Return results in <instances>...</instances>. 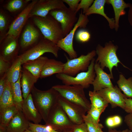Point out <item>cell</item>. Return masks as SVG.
Segmentation results:
<instances>
[{
  "instance_id": "6da1fadb",
  "label": "cell",
  "mask_w": 132,
  "mask_h": 132,
  "mask_svg": "<svg viewBox=\"0 0 132 132\" xmlns=\"http://www.w3.org/2000/svg\"><path fill=\"white\" fill-rule=\"evenodd\" d=\"M34 104L46 123L49 114L57 103L59 94L52 88L46 90H42L34 86L31 91Z\"/></svg>"
},
{
  "instance_id": "9a60e30c",
  "label": "cell",
  "mask_w": 132,
  "mask_h": 132,
  "mask_svg": "<svg viewBox=\"0 0 132 132\" xmlns=\"http://www.w3.org/2000/svg\"><path fill=\"white\" fill-rule=\"evenodd\" d=\"M111 105L112 108L118 107L124 109L126 97L117 86L96 92Z\"/></svg>"
},
{
  "instance_id": "f907efd6",
  "label": "cell",
  "mask_w": 132,
  "mask_h": 132,
  "mask_svg": "<svg viewBox=\"0 0 132 132\" xmlns=\"http://www.w3.org/2000/svg\"><path fill=\"white\" fill-rule=\"evenodd\" d=\"M71 132V131H70V132Z\"/></svg>"
},
{
  "instance_id": "d4e9b609",
  "label": "cell",
  "mask_w": 132,
  "mask_h": 132,
  "mask_svg": "<svg viewBox=\"0 0 132 132\" xmlns=\"http://www.w3.org/2000/svg\"><path fill=\"white\" fill-rule=\"evenodd\" d=\"M22 65L21 59L18 56L5 74L7 81L11 83H14L18 80L21 72Z\"/></svg>"
},
{
  "instance_id": "e575fe53",
  "label": "cell",
  "mask_w": 132,
  "mask_h": 132,
  "mask_svg": "<svg viewBox=\"0 0 132 132\" xmlns=\"http://www.w3.org/2000/svg\"><path fill=\"white\" fill-rule=\"evenodd\" d=\"M106 107L96 108L91 106L90 110L87 112L92 119L96 123H99V118L101 114L105 110Z\"/></svg>"
},
{
  "instance_id": "cb8c5ba5",
  "label": "cell",
  "mask_w": 132,
  "mask_h": 132,
  "mask_svg": "<svg viewBox=\"0 0 132 132\" xmlns=\"http://www.w3.org/2000/svg\"><path fill=\"white\" fill-rule=\"evenodd\" d=\"M106 3L111 4L113 8L115 14V30H118L119 25V20L121 16L126 13L125 8H129L130 3H127L123 0H107Z\"/></svg>"
},
{
  "instance_id": "7402d4cb",
  "label": "cell",
  "mask_w": 132,
  "mask_h": 132,
  "mask_svg": "<svg viewBox=\"0 0 132 132\" xmlns=\"http://www.w3.org/2000/svg\"><path fill=\"white\" fill-rule=\"evenodd\" d=\"M48 58L47 57L41 56L35 59L28 61L22 65L23 68L30 72L38 79L44 66Z\"/></svg>"
},
{
  "instance_id": "74e56055",
  "label": "cell",
  "mask_w": 132,
  "mask_h": 132,
  "mask_svg": "<svg viewBox=\"0 0 132 132\" xmlns=\"http://www.w3.org/2000/svg\"><path fill=\"white\" fill-rule=\"evenodd\" d=\"M122 122L121 117L118 115H115L108 118L106 120V123L108 126L113 127L120 125Z\"/></svg>"
},
{
  "instance_id": "7a4b0ae2",
  "label": "cell",
  "mask_w": 132,
  "mask_h": 132,
  "mask_svg": "<svg viewBox=\"0 0 132 132\" xmlns=\"http://www.w3.org/2000/svg\"><path fill=\"white\" fill-rule=\"evenodd\" d=\"M33 17L34 23L45 38L57 44L65 37L61 24L50 14L44 17Z\"/></svg>"
},
{
  "instance_id": "f1b7e54d",
  "label": "cell",
  "mask_w": 132,
  "mask_h": 132,
  "mask_svg": "<svg viewBox=\"0 0 132 132\" xmlns=\"http://www.w3.org/2000/svg\"><path fill=\"white\" fill-rule=\"evenodd\" d=\"M117 83L126 98H132V77L126 79L123 75L121 74Z\"/></svg>"
},
{
  "instance_id": "f35d334b",
  "label": "cell",
  "mask_w": 132,
  "mask_h": 132,
  "mask_svg": "<svg viewBox=\"0 0 132 132\" xmlns=\"http://www.w3.org/2000/svg\"><path fill=\"white\" fill-rule=\"evenodd\" d=\"M11 64L5 61L0 56V77L3 76L7 73Z\"/></svg>"
},
{
  "instance_id": "83f0119b",
  "label": "cell",
  "mask_w": 132,
  "mask_h": 132,
  "mask_svg": "<svg viewBox=\"0 0 132 132\" xmlns=\"http://www.w3.org/2000/svg\"><path fill=\"white\" fill-rule=\"evenodd\" d=\"M19 110L14 105L8 107L0 112V125L6 126Z\"/></svg>"
},
{
  "instance_id": "ba28073f",
  "label": "cell",
  "mask_w": 132,
  "mask_h": 132,
  "mask_svg": "<svg viewBox=\"0 0 132 132\" xmlns=\"http://www.w3.org/2000/svg\"><path fill=\"white\" fill-rule=\"evenodd\" d=\"M96 51L93 50L86 55H81L73 59H69L66 55L67 61L64 63L63 73L72 76L88 69L92 60L96 55Z\"/></svg>"
},
{
  "instance_id": "7bdbcfd3",
  "label": "cell",
  "mask_w": 132,
  "mask_h": 132,
  "mask_svg": "<svg viewBox=\"0 0 132 132\" xmlns=\"http://www.w3.org/2000/svg\"><path fill=\"white\" fill-rule=\"evenodd\" d=\"M6 83V80L4 75L0 78V97L2 94L5 88Z\"/></svg>"
},
{
  "instance_id": "ffe728a7",
  "label": "cell",
  "mask_w": 132,
  "mask_h": 132,
  "mask_svg": "<svg viewBox=\"0 0 132 132\" xmlns=\"http://www.w3.org/2000/svg\"><path fill=\"white\" fill-rule=\"evenodd\" d=\"M64 63L54 59L48 58L42 70L40 78H42L56 74L63 73Z\"/></svg>"
},
{
  "instance_id": "ee69618b",
  "label": "cell",
  "mask_w": 132,
  "mask_h": 132,
  "mask_svg": "<svg viewBox=\"0 0 132 132\" xmlns=\"http://www.w3.org/2000/svg\"><path fill=\"white\" fill-rule=\"evenodd\" d=\"M124 121L130 130L132 131V113H129L125 116Z\"/></svg>"
},
{
  "instance_id": "3957f363",
  "label": "cell",
  "mask_w": 132,
  "mask_h": 132,
  "mask_svg": "<svg viewBox=\"0 0 132 132\" xmlns=\"http://www.w3.org/2000/svg\"><path fill=\"white\" fill-rule=\"evenodd\" d=\"M52 88L63 97L82 107L87 112L90 109L91 103L87 98L84 88L81 86L58 85Z\"/></svg>"
},
{
  "instance_id": "7dc6e473",
  "label": "cell",
  "mask_w": 132,
  "mask_h": 132,
  "mask_svg": "<svg viewBox=\"0 0 132 132\" xmlns=\"http://www.w3.org/2000/svg\"><path fill=\"white\" fill-rule=\"evenodd\" d=\"M109 132H121L119 131H117L115 130H113L111 129H110L109 131Z\"/></svg>"
},
{
  "instance_id": "8992f818",
  "label": "cell",
  "mask_w": 132,
  "mask_h": 132,
  "mask_svg": "<svg viewBox=\"0 0 132 132\" xmlns=\"http://www.w3.org/2000/svg\"><path fill=\"white\" fill-rule=\"evenodd\" d=\"M95 61V59L94 58L91 60L87 71L80 72L75 77L61 73L56 74V77L64 85H79L84 88H87L90 85H92L96 76L94 69Z\"/></svg>"
},
{
  "instance_id": "d6a6232c",
  "label": "cell",
  "mask_w": 132,
  "mask_h": 132,
  "mask_svg": "<svg viewBox=\"0 0 132 132\" xmlns=\"http://www.w3.org/2000/svg\"><path fill=\"white\" fill-rule=\"evenodd\" d=\"M84 122L85 124L88 132H100L103 127L100 123H97L91 118L89 115H84L83 116Z\"/></svg>"
},
{
  "instance_id": "4316f807",
  "label": "cell",
  "mask_w": 132,
  "mask_h": 132,
  "mask_svg": "<svg viewBox=\"0 0 132 132\" xmlns=\"http://www.w3.org/2000/svg\"><path fill=\"white\" fill-rule=\"evenodd\" d=\"M14 105L11 84L6 80L5 88L0 97V112L6 108Z\"/></svg>"
},
{
  "instance_id": "30bf717a",
  "label": "cell",
  "mask_w": 132,
  "mask_h": 132,
  "mask_svg": "<svg viewBox=\"0 0 132 132\" xmlns=\"http://www.w3.org/2000/svg\"><path fill=\"white\" fill-rule=\"evenodd\" d=\"M77 13L66 7L52 10L49 14L60 23L65 37L73 29L78 20Z\"/></svg>"
},
{
  "instance_id": "b9f144b4",
  "label": "cell",
  "mask_w": 132,
  "mask_h": 132,
  "mask_svg": "<svg viewBox=\"0 0 132 132\" xmlns=\"http://www.w3.org/2000/svg\"><path fill=\"white\" fill-rule=\"evenodd\" d=\"M71 132H88L86 126L84 122L79 125H76Z\"/></svg>"
},
{
  "instance_id": "d6986e66",
  "label": "cell",
  "mask_w": 132,
  "mask_h": 132,
  "mask_svg": "<svg viewBox=\"0 0 132 132\" xmlns=\"http://www.w3.org/2000/svg\"><path fill=\"white\" fill-rule=\"evenodd\" d=\"M30 123L22 111H19L7 126V132H24L28 129Z\"/></svg>"
},
{
  "instance_id": "4fadbf2b",
  "label": "cell",
  "mask_w": 132,
  "mask_h": 132,
  "mask_svg": "<svg viewBox=\"0 0 132 132\" xmlns=\"http://www.w3.org/2000/svg\"><path fill=\"white\" fill-rule=\"evenodd\" d=\"M62 0H38L29 15V18L36 16L44 17L52 10L66 6Z\"/></svg>"
},
{
  "instance_id": "bcb514c9",
  "label": "cell",
  "mask_w": 132,
  "mask_h": 132,
  "mask_svg": "<svg viewBox=\"0 0 132 132\" xmlns=\"http://www.w3.org/2000/svg\"><path fill=\"white\" fill-rule=\"evenodd\" d=\"M0 132H7V127L0 125Z\"/></svg>"
},
{
  "instance_id": "44dd1931",
  "label": "cell",
  "mask_w": 132,
  "mask_h": 132,
  "mask_svg": "<svg viewBox=\"0 0 132 132\" xmlns=\"http://www.w3.org/2000/svg\"><path fill=\"white\" fill-rule=\"evenodd\" d=\"M21 85L23 99H26L31 93L34 84L38 79L26 69H22Z\"/></svg>"
},
{
  "instance_id": "7c38bea8",
  "label": "cell",
  "mask_w": 132,
  "mask_h": 132,
  "mask_svg": "<svg viewBox=\"0 0 132 132\" xmlns=\"http://www.w3.org/2000/svg\"><path fill=\"white\" fill-rule=\"evenodd\" d=\"M18 38L7 35L0 43V56L5 61L11 64L19 56L20 47Z\"/></svg>"
},
{
  "instance_id": "f546056e",
  "label": "cell",
  "mask_w": 132,
  "mask_h": 132,
  "mask_svg": "<svg viewBox=\"0 0 132 132\" xmlns=\"http://www.w3.org/2000/svg\"><path fill=\"white\" fill-rule=\"evenodd\" d=\"M88 94L91 106L96 108L108 106L109 103L96 92L89 91Z\"/></svg>"
},
{
  "instance_id": "5bb4252c",
  "label": "cell",
  "mask_w": 132,
  "mask_h": 132,
  "mask_svg": "<svg viewBox=\"0 0 132 132\" xmlns=\"http://www.w3.org/2000/svg\"><path fill=\"white\" fill-rule=\"evenodd\" d=\"M38 0H33L29 3L18 14L9 26L6 36L11 35L19 37L29 18V15Z\"/></svg>"
},
{
  "instance_id": "5b68a950",
  "label": "cell",
  "mask_w": 132,
  "mask_h": 132,
  "mask_svg": "<svg viewBox=\"0 0 132 132\" xmlns=\"http://www.w3.org/2000/svg\"><path fill=\"white\" fill-rule=\"evenodd\" d=\"M60 49L56 44L44 38L35 45L18 56L22 65L28 61L38 58L46 53H51L57 57Z\"/></svg>"
},
{
  "instance_id": "52a82bcc",
  "label": "cell",
  "mask_w": 132,
  "mask_h": 132,
  "mask_svg": "<svg viewBox=\"0 0 132 132\" xmlns=\"http://www.w3.org/2000/svg\"><path fill=\"white\" fill-rule=\"evenodd\" d=\"M89 20L88 16L83 14L82 10L79 14L78 20L74 28L70 33L57 44L58 47L68 55L70 59L77 57V54L74 49L73 40L75 32L78 28H85Z\"/></svg>"
},
{
  "instance_id": "836d02e7",
  "label": "cell",
  "mask_w": 132,
  "mask_h": 132,
  "mask_svg": "<svg viewBox=\"0 0 132 132\" xmlns=\"http://www.w3.org/2000/svg\"><path fill=\"white\" fill-rule=\"evenodd\" d=\"M28 129L34 132H64L57 131L49 125H43L30 122Z\"/></svg>"
},
{
  "instance_id": "484cf974",
  "label": "cell",
  "mask_w": 132,
  "mask_h": 132,
  "mask_svg": "<svg viewBox=\"0 0 132 132\" xmlns=\"http://www.w3.org/2000/svg\"><path fill=\"white\" fill-rule=\"evenodd\" d=\"M21 72L18 80L15 83L11 84L13 104L19 111H22V106L23 99L21 89Z\"/></svg>"
},
{
  "instance_id": "60d3db41",
  "label": "cell",
  "mask_w": 132,
  "mask_h": 132,
  "mask_svg": "<svg viewBox=\"0 0 132 132\" xmlns=\"http://www.w3.org/2000/svg\"><path fill=\"white\" fill-rule=\"evenodd\" d=\"M125 105L124 110L126 112L132 113V99L131 98H125Z\"/></svg>"
},
{
  "instance_id": "8fae6325",
  "label": "cell",
  "mask_w": 132,
  "mask_h": 132,
  "mask_svg": "<svg viewBox=\"0 0 132 132\" xmlns=\"http://www.w3.org/2000/svg\"><path fill=\"white\" fill-rule=\"evenodd\" d=\"M57 103L74 124L79 125L84 123L83 116L87 112L83 108L66 99L59 94Z\"/></svg>"
},
{
  "instance_id": "d590c367",
  "label": "cell",
  "mask_w": 132,
  "mask_h": 132,
  "mask_svg": "<svg viewBox=\"0 0 132 132\" xmlns=\"http://www.w3.org/2000/svg\"><path fill=\"white\" fill-rule=\"evenodd\" d=\"M91 35L87 31L84 29L79 30L77 32L76 38L78 41L82 43L88 42L90 40Z\"/></svg>"
},
{
  "instance_id": "ab89813d",
  "label": "cell",
  "mask_w": 132,
  "mask_h": 132,
  "mask_svg": "<svg viewBox=\"0 0 132 132\" xmlns=\"http://www.w3.org/2000/svg\"><path fill=\"white\" fill-rule=\"evenodd\" d=\"M69 6V8L71 10L75 11L77 8L80 0H62Z\"/></svg>"
},
{
  "instance_id": "8d00e7d4",
  "label": "cell",
  "mask_w": 132,
  "mask_h": 132,
  "mask_svg": "<svg viewBox=\"0 0 132 132\" xmlns=\"http://www.w3.org/2000/svg\"><path fill=\"white\" fill-rule=\"evenodd\" d=\"M93 0H81L79 3L76 12L77 13L81 9L85 14L93 3Z\"/></svg>"
},
{
  "instance_id": "9c48e42d",
  "label": "cell",
  "mask_w": 132,
  "mask_h": 132,
  "mask_svg": "<svg viewBox=\"0 0 132 132\" xmlns=\"http://www.w3.org/2000/svg\"><path fill=\"white\" fill-rule=\"evenodd\" d=\"M45 123L57 131L68 130L70 131L72 130L76 125L70 120L57 103L51 110Z\"/></svg>"
},
{
  "instance_id": "2e32d148",
  "label": "cell",
  "mask_w": 132,
  "mask_h": 132,
  "mask_svg": "<svg viewBox=\"0 0 132 132\" xmlns=\"http://www.w3.org/2000/svg\"><path fill=\"white\" fill-rule=\"evenodd\" d=\"M40 33L31 23L25 26L22 34L20 42V48L24 52L37 43L40 41Z\"/></svg>"
},
{
  "instance_id": "1f68e13d",
  "label": "cell",
  "mask_w": 132,
  "mask_h": 132,
  "mask_svg": "<svg viewBox=\"0 0 132 132\" xmlns=\"http://www.w3.org/2000/svg\"><path fill=\"white\" fill-rule=\"evenodd\" d=\"M9 21L7 15L2 9L0 11V43L5 38L9 29Z\"/></svg>"
},
{
  "instance_id": "603a6c76",
  "label": "cell",
  "mask_w": 132,
  "mask_h": 132,
  "mask_svg": "<svg viewBox=\"0 0 132 132\" xmlns=\"http://www.w3.org/2000/svg\"><path fill=\"white\" fill-rule=\"evenodd\" d=\"M106 0H95L85 14L87 16L93 14L100 15L105 18L108 22L110 28H114L115 21L113 18H109L105 13L104 6L106 3Z\"/></svg>"
},
{
  "instance_id": "f6af8a7d",
  "label": "cell",
  "mask_w": 132,
  "mask_h": 132,
  "mask_svg": "<svg viewBox=\"0 0 132 132\" xmlns=\"http://www.w3.org/2000/svg\"><path fill=\"white\" fill-rule=\"evenodd\" d=\"M128 14V19L130 24L132 26V4H130Z\"/></svg>"
},
{
  "instance_id": "681fc988",
  "label": "cell",
  "mask_w": 132,
  "mask_h": 132,
  "mask_svg": "<svg viewBox=\"0 0 132 132\" xmlns=\"http://www.w3.org/2000/svg\"><path fill=\"white\" fill-rule=\"evenodd\" d=\"M34 132L33 131H32L31 130H30L29 129H27L26 130L25 132Z\"/></svg>"
},
{
  "instance_id": "4dcf8cb0",
  "label": "cell",
  "mask_w": 132,
  "mask_h": 132,
  "mask_svg": "<svg viewBox=\"0 0 132 132\" xmlns=\"http://www.w3.org/2000/svg\"><path fill=\"white\" fill-rule=\"evenodd\" d=\"M30 0H11L5 5V8L8 11L14 12L20 11L25 7Z\"/></svg>"
},
{
  "instance_id": "c3c4849f",
  "label": "cell",
  "mask_w": 132,
  "mask_h": 132,
  "mask_svg": "<svg viewBox=\"0 0 132 132\" xmlns=\"http://www.w3.org/2000/svg\"><path fill=\"white\" fill-rule=\"evenodd\" d=\"M121 132H132L130 130L128 129H126L122 131Z\"/></svg>"
},
{
  "instance_id": "e0dca14e",
  "label": "cell",
  "mask_w": 132,
  "mask_h": 132,
  "mask_svg": "<svg viewBox=\"0 0 132 132\" xmlns=\"http://www.w3.org/2000/svg\"><path fill=\"white\" fill-rule=\"evenodd\" d=\"M94 69L96 76L92 84L93 91L97 92L103 89L114 87L111 80L113 78V75L104 71L98 63L95 62Z\"/></svg>"
},
{
  "instance_id": "816d5d0a",
  "label": "cell",
  "mask_w": 132,
  "mask_h": 132,
  "mask_svg": "<svg viewBox=\"0 0 132 132\" xmlns=\"http://www.w3.org/2000/svg\"><path fill=\"white\" fill-rule=\"evenodd\" d=\"M103 132L102 131L101 132Z\"/></svg>"
},
{
  "instance_id": "277c9868",
  "label": "cell",
  "mask_w": 132,
  "mask_h": 132,
  "mask_svg": "<svg viewBox=\"0 0 132 132\" xmlns=\"http://www.w3.org/2000/svg\"><path fill=\"white\" fill-rule=\"evenodd\" d=\"M118 48L117 46L110 41L105 44L104 47L98 44L96 50L98 57L95 62L99 63L103 69L105 67L108 68L110 74L112 75V69L114 66L117 67L118 63H120L125 67L117 57L116 52Z\"/></svg>"
},
{
  "instance_id": "ac0fdd59",
  "label": "cell",
  "mask_w": 132,
  "mask_h": 132,
  "mask_svg": "<svg viewBox=\"0 0 132 132\" xmlns=\"http://www.w3.org/2000/svg\"><path fill=\"white\" fill-rule=\"evenodd\" d=\"M22 110L26 119L33 123L38 124L43 119L34 104L31 93L26 99H23Z\"/></svg>"
}]
</instances>
